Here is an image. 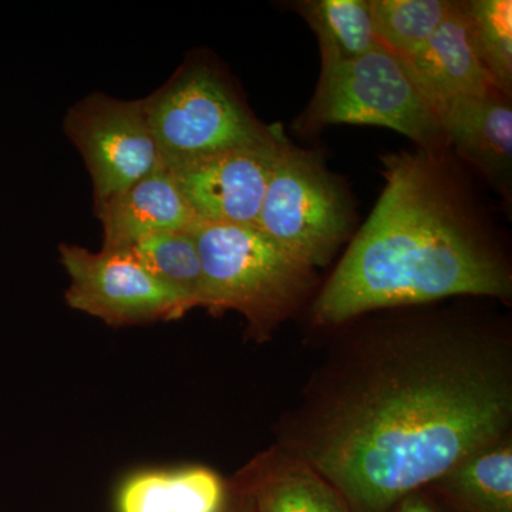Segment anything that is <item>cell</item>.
Segmentation results:
<instances>
[{"mask_svg":"<svg viewBox=\"0 0 512 512\" xmlns=\"http://www.w3.org/2000/svg\"><path fill=\"white\" fill-rule=\"evenodd\" d=\"M402 60L436 113L448 101L498 90L477 55L464 2H454L426 45Z\"/></svg>","mask_w":512,"mask_h":512,"instance_id":"obj_10","label":"cell"},{"mask_svg":"<svg viewBox=\"0 0 512 512\" xmlns=\"http://www.w3.org/2000/svg\"><path fill=\"white\" fill-rule=\"evenodd\" d=\"M103 227V248H130L140 239L168 231H192L200 218L163 165L109 200L94 204Z\"/></svg>","mask_w":512,"mask_h":512,"instance_id":"obj_11","label":"cell"},{"mask_svg":"<svg viewBox=\"0 0 512 512\" xmlns=\"http://www.w3.org/2000/svg\"><path fill=\"white\" fill-rule=\"evenodd\" d=\"M192 234L204 275V308L241 313L255 340L271 338L311 296L315 269L258 227L200 222Z\"/></svg>","mask_w":512,"mask_h":512,"instance_id":"obj_3","label":"cell"},{"mask_svg":"<svg viewBox=\"0 0 512 512\" xmlns=\"http://www.w3.org/2000/svg\"><path fill=\"white\" fill-rule=\"evenodd\" d=\"M256 512H350L342 494L301 458L268 451L237 483Z\"/></svg>","mask_w":512,"mask_h":512,"instance_id":"obj_13","label":"cell"},{"mask_svg":"<svg viewBox=\"0 0 512 512\" xmlns=\"http://www.w3.org/2000/svg\"><path fill=\"white\" fill-rule=\"evenodd\" d=\"M393 512H457L450 507V505L444 503L443 500L430 490V488H424V490L416 491V493L410 494L409 497L404 498L402 503L394 508Z\"/></svg>","mask_w":512,"mask_h":512,"instance_id":"obj_20","label":"cell"},{"mask_svg":"<svg viewBox=\"0 0 512 512\" xmlns=\"http://www.w3.org/2000/svg\"><path fill=\"white\" fill-rule=\"evenodd\" d=\"M221 512H256L251 497L237 484L229 487L227 501Z\"/></svg>","mask_w":512,"mask_h":512,"instance_id":"obj_21","label":"cell"},{"mask_svg":"<svg viewBox=\"0 0 512 512\" xmlns=\"http://www.w3.org/2000/svg\"><path fill=\"white\" fill-rule=\"evenodd\" d=\"M446 154L417 148L382 158V194L316 298V326L451 296L510 298L507 262Z\"/></svg>","mask_w":512,"mask_h":512,"instance_id":"obj_2","label":"cell"},{"mask_svg":"<svg viewBox=\"0 0 512 512\" xmlns=\"http://www.w3.org/2000/svg\"><path fill=\"white\" fill-rule=\"evenodd\" d=\"M448 146L504 195L511 188L512 107L503 92L460 97L437 109Z\"/></svg>","mask_w":512,"mask_h":512,"instance_id":"obj_12","label":"cell"},{"mask_svg":"<svg viewBox=\"0 0 512 512\" xmlns=\"http://www.w3.org/2000/svg\"><path fill=\"white\" fill-rule=\"evenodd\" d=\"M471 39L481 63L495 86L512 93V3L511 0L464 2Z\"/></svg>","mask_w":512,"mask_h":512,"instance_id":"obj_19","label":"cell"},{"mask_svg":"<svg viewBox=\"0 0 512 512\" xmlns=\"http://www.w3.org/2000/svg\"><path fill=\"white\" fill-rule=\"evenodd\" d=\"M305 128L330 124L379 126L397 131L430 153H447L448 140L436 110L420 92L399 56L372 52L320 70Z\"/></svg>","mask_w":512,"mask_h":512,"instance_id":"obj_4","label":"cell"},{"mask_svg":"<svg viewBox=\"0 0 512 512\" xmlns=\"http://www.w3.org/2000/svg\"><path fill=\"white\" fill-rule=\"evenodd\" d=\"M64 133L82 154L92 177L94 204L161 167L143 99L90 94L67 111Z\"/></svg>","mask_w":512,"mask_h":512,"instance_id":"obj_7","label":"cell"},{"mask_svg":"<svg viewBox=\"0 0 512 512\" xmlns=\"http://www.w3.org/2000/svg\"><path fill=\"white\" fill-rule=\"evenodd\" d=\"M143 103L163 167L261 143L278 128L256 119L227 76L202 60L183 64Z\"/></svg>","mask_w":512,"mask_h":512,"instance_id":"obj_5","label":"cell"},{"mask_svg":"<svg viewBox=\"0 0 512 512\" xmlns=\"http://www.w3.org/2000/svg\"><path fill=\"white\" fill-rule=\"evenodd\" d=\"M288 143L282 127L261 143L164 167L201 222L256 227L266 187Z\"/></svg>","mask_w":512,"mask_h":512,"instance_id":"obj_9","label":"cell"},{"mask_svg":"<svg viewBox=\"0 0 512 512\" xmlns=\"http://www.w3.org/2000/svg\"><path fill=\"white\" fill-rule=\"evenodd\" d=\"M299 13L318 37L322 69L338 66L380 46L369 0H308Z\"/></svg>","mask_w":512,"mask_h":512,"instance_id":"obj_16","label":"cell"},{"mask_svg":"<svg viewBox=\"0 0 512 512\" xmlns=\"http://www.w3.org/2000/svg\"><path fill=\"white\" fill-rule=\"evenodd\" d=\"M256 227L316 269L328 265L349 238L352 201L318 154L288 141L266 187Z\"/></svg>","mask_w":512,"mask_h":512,"instance_id":"obj_6","label":"cell"},{"mask_svg":"<svg viewBox=\"0 0 512 512\" xmlns=\"http://www.w3.org/2000/svg\"><path fill=\"white\" fill-rule=\"evenodd\" d=\"M134 258L188 308H204V275L200 252L192 231H168L150 235L127 248Z\"/></svg>","mask_w":512,"mask_h":512,"instance_id":"obj_17","label":"cell"},{"mask_svg":"<svg viewBox=\"0 0 512 512\" xmlns=\"http://www.w3.org/2000/svg\"><path fill=\"white\" fill-rule=\"evenodd\" d=\"M454 2L448 0H369L380 45L407 59L426 45Z\"/></svg>","mask_w":512,"mask_h":512,"instance_id":"obj_18","label":"cell"},{"mask_svg":"<svg viewBox=\"0 0 512 512\" xmlns=\"http://www.w3.org/2000/svg\"><path fill=\"white\" fill-rule=\"evenodd\" d=\"M427 488L457 512H512L510 437L471 454Z\"/></svg>","mask_w":512,"mask_h":512,"instance_id":"obj_15","label":"cell"},{"mask_svg":"<svg viewBox=\"0 0 512 512\" xmlns=\"http://www.w3.org/2000/svg\"><path fill=\"white\" fill-rule=\"evenodd\" d=\"M59 252L70 278L67 305L107 325L174 320L191 311L127 249L92 252L79 245L60 244Z\"/></svg>","mask_w":512,"mask_h":512,"instance_id":"obj_8","label":"cell"},{"mask_svg":"<svg viewBox=\"0 0 512 512\" xmlns=\"http://www.w3.org/2000/svg\"><path fill=\"white\" fill-rule=\"evenodd\" d=\"M228 490L210 468L147 471L121 485L117 512H221Z\"/></svg>","mask_w":512,"mask_h":512,"instance_id":"obj_14","label":"cell"},{"mask_svg":"<svg viewBox=\"0 0 512 512\" xmlns=\"http://www.w3.org/2000/svg\"><path fill=\"white\" fill-rule=\"evenodd\" d=\"M342 349L313 377L281 448L325 477L350 512H393L510 437L512 357L500 333L406 319Z\"/></svg>","mask_w":512,"mask_h":512,"instance_id":"obj_1","label":"cell"}]
</instances>
